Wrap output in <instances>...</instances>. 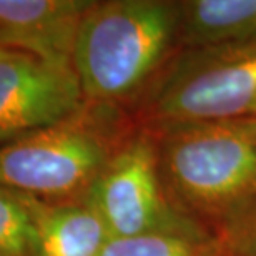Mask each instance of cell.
I'll list each match as a JSON object with an SVG mask.
<instances>
[{
  "mask_svg": "<svg viewBox=\"0 0 256 256\" xmlns=\"http://www.w3.org/2000/svg\"><path fill=\"white\" fill-rule=\"evenodd\" d=\"M94 0H0V48L74 68L80 24Z\"/></svg>",
  "mask_w": 256,
  "mask_h": 256,
  "instance_id": "52a82bcc",
  "label": "cell"
},
{
  "mask_svg": "<svg viewBox=\"0 0 256 256\" xmlns=\"http://www.w3.org/2000/svg\"><path fill=\"white\" fill-rule=\"evenodd\" d=\"M150 90L148 125L256 118V42L180 48Z\"/></svg>",
  "mask_w": 256,
  "mask_h": 256,
  "instance_id": "277c9868",
  "label": "cell"
},
{
  "mask_svg": "<svg viewBox=\"0 0 256 256\" xmlns=\"http://www.w3.org/2000/svg\"><path fill=\"white\" fill-rule=\"evenodd\" d=\"M0 256H37L34 226L17 193L0 186Z\"/></svg>",
  "mask_w": 256,
  "mask_h": 256,
  "instance_id": "8fae6325",
  "label": "cell"
},
{
  "mask_svg": "<svg viewBox=\"0 0 256 256\" xmlns=\"http://www.w3.org/2000/svg\"><path fill=\"white\" fill-rule=\"evenodd\" d=\"M170 203L214 233L256 194V118L150 124Z\"/></svg>",
  "mask_w": 256,
  "mask_h": 256,
  "instance_id": "6da1fadb",
  "label": "cell"
},
{
  "mask_svg": "<svg viewBox=\"0 0 256 256\" xmlns=\"http://www.w3.org/2000/svg\"><path fill=\"white\" fill-rule=\"evenodd\" d=\"M82 200L98 213L112 238L208 232L170 203L158 170L155 142L148 130L126 136Z\"/></svg>",
  "mask_w": 256,
  "mask_h": 256,
  "instance_id": "5b68a950",
  "label": "cell"
},
{
  "mask_svg": "<svg viewBox=\"0 0 256 256\" xmlns=\"http://www.w3.org/2000/svg\"><path fill=\"white\" fill-rule=\"evenodd\" d=\"M85 104L74 68L0 48V146L70 118Z\"/></svg>",
  "mask_w": 256,
  "mask_h": 256,
  "instance_id": "8992f818",
  "label": "cell"
},
{
  "mask_svg": "<svg viewBox=\"0 0 256 256\" xmlns=\"http://www.w3.org/2000/svg\"><path fill=\"white\" fill-rule=\"evenodd\" d=\"M17 193L34 226L37 256H100L112 234L84 200L48 202Z\"/></svg>",
  "mask_w": 256,
  "mask_h": 256,
  "instance_id": "ba28073f",
  "label": "cell"
},
{
  "mask_svg": "<svg viewBox=\"0 0 256 256\" xmlns=\"http://www.w3.org/2000/svg\"><path fill=\"white\" fill-rule=\"evenodd\" d=\"M85 104L70 118L0 146V186L48 202L82 200L126 140L110 114Z\"/></svg>",
  "mask_w": 256,
  "mask_h": 256,
  "instance_id": "3957f363",
  "label": "cell"
},
{
  "mask_svg": "<svg viewBox=\"0 0 256 256\" xmlns=\"http://www.w3.org/2000/svg\"><path fill=\"white\" fill-rule=\"evenodd\" d=\"M256 42V0H182L180 48Z\"/></svg>",
  "mask_w": 256,
  "mask_h": 256,
  "instance_id": "9c48e42d",
  "label": "cell"
},
{
  "mask_svg": "<svg viewBox=\"0 0 256 256\" xmlns=\"http://www.w3.org/2000/svg\"><path fill=\"white\" fill-rule=\"evenodd\" d=\"M100 256H222L208 232H158L112 238Z\"/></svg>",
  "mask_w": 256,
  "mask_h": 256,
  "instance_id": "30bf717a",
  "label": "cell"
},
{
  "mask_svg": "<svg viewBox=\"0 0 256 256\" xmlns=\"http://www.w3.org/2000/svg\"><path fill=\"white\" fill-rule=\"evenodd\" d=\"M222 256H256V194L214 233Z\"/></svg>",
  "mask_w": 256,
  "mask_h": 256,
  "instance_id": "7c38bea8",
  "label": "cell"
},
{
  "mask_svg": "<svg viewBox=\"0 0 256 256\" xmlns=\"http://www.w3.org/2000/svg\"><path fill=\"white\" fill-rule=\"evenodd\" d=\"M178 32L180 2L94 0L72 58L86 104L116 106L153 85L180 50Z\"/></svg>",
  "mask_w": 256,
  "mask_h": 256,
  "instance_id": "7a4b0ae2",
  "label": "cell"
}]
</instances>
